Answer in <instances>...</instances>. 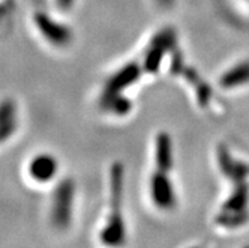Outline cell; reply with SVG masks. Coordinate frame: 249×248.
<instances>
[{
	"label": "cell",
	"mask_w": 249,
	"mask_h": 248,
	"mask_svg": "<svg viewBox=\"0 0 249 248\" xmlns=\"http://www.w3.org/2000/svg\"><path fill=\"white\" fill-rule=\"evenodd\" d=\"M122 190H123V167L122 165H114L111 169V214L107 226L101 233L103 242L109 246L123 243L124 224L120 214L122 207Z\"/></svg>",
	"instance_id": "obj_1"
},
{
	"label": "cell",
	"mask_w": 249,
	"mask_h": 248,
	"mask_svg": "<svg viewBox=\"0 0 249 248\" xmlns=\"http://www.w3.org/2000/svg\"><path fill=\"white\" fill-rule=\"evenodd\" d=\"M73 184L71 180H65L56 189L52 207V219L58 228H65L70 224L72 213Z\"/></svg>",
	"instance_id": "obj_2"
},
{
	"label": "cell",
	"mask_w": 249,
	"mask_h": 248,
	"mask_svg": "<svg viewBox=\"0 0 249 248\" xmlns=\"http://www.w3.org/2000/svg\"><path fill=\"white\" fill-rule=\"evenodd\" d=\"M152 200L160 209H171L176 204L174 186L168 179V173L157 171L151 180Z\"/></svg>",
	"instance_id": "obj_3"
},
{
	"label": "cell",
	"mask_w": 249,
	"mask_h": 248,
	"mask_svg": "<svg viewBox=\"0 0 249 248\" xmlns=\"http://www.w3.org/2000/svg\"><path fill=\"white\" fill-rule=\"evenodd\" d=\"M138 66H136V65H128V66L120 70L119 73L115 74L105 86L104 95H103V100H104L105 105L114 100L115 97L119 96V94L124 89L128 88L130 84L136 81L138 79Z\"/></svg>",
	"instance_id": "obj_4"
},
{
	"label": "cell",
	"mask_w": 249,
	"mask_h": 248,
	"mask_svg": "<svg viewBox=\"0 0 249 248\" xmlns=\"http://www.w3.org/2000/svg\"><path fill=\"white\" fill-rule=\"evenodd\" d=\"M35 20L43 37L47 38L51 43L63 46V44L69 43V41L71 39V33H70L69 28L63 27L60 23L54 22L53 19H51L47 14L39 13L35 17Z\"/></svg>",
	"instance_id": "obj_5"
},
{
	"label": "cell",
	"mask_w": 249,
	"mask_h": 248,
	"mask_svg": "<svg viewBox=\"0 0 249 248\" xmlns=\"http://www.w3.org/2000/svg\"><path fill=\"white\" fill-rule=\"evenodd\" d=\"M57 170H58L57 160L48 153H41L35 156L28 166V172L32 179L37 182H41V184L53 179L57 173Z\"/></svg>",
	"instance_id": "obj_6"
},
{
	"label": "cell",
	"mask_w": 249,
	"mask_h": 248,
	"mask_svg": "<svg viewBox=\"0 0 249 248\" xmlns=\"http://www.w3.org/2000/svg\"><path fill=\"white\" fill-rule=\"evenodd\" d=\"M16 105L12 100L0 103V143L5 142L17 128Z\"/></svg>",
	"instance_id": "obj_7"
},
{
	"label": "cell",
	"mask_w": 249,
	"mask_h": 248,
	"mask_svg": "<svg viewBox=\"0 0 249 248\" xmlns=\"http://www.w3.org/2000/svg\"><path fill=\"white\" fill-rule=\"evenodd\" d=\"M156 165L158 171L166 173L172 167V142L167 133H161L156 141Z\"/></svg>",
	"instance_id": "obj_8"
},
{
	"label": "cell",
	"mask_w": 249,
	"mask_h": 248,
	"mask_svg": "<svg viewBox=\"0 0 249 248\" xmlns=\"http://www.w3.org/2000/svg\"><path fill=\"white\" fill-rule=\"evenodd\" d=\"M249 82V61L240 62L223 74L220 79L221 86L224 89H234Z\"/></svg>",
	"instance_id": "obj_9"
}]
</instances>
